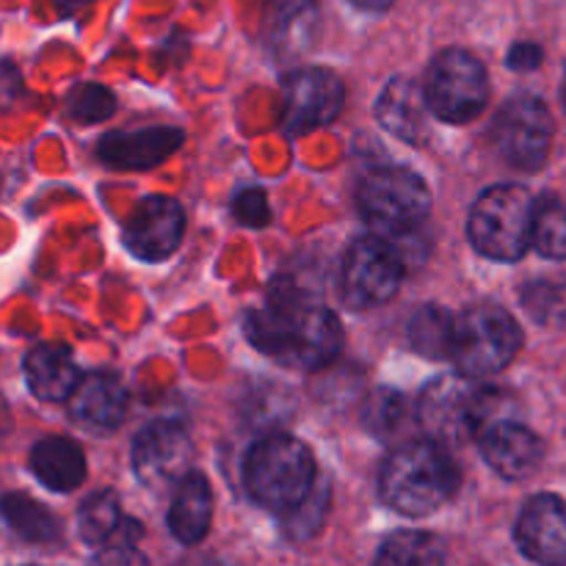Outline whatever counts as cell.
Listing matches in <instances>:
<instances>
[{
    "mask_svg": "<svg viewBox=\"0 0 566 566\" xmlns=\"http://www.w3.org/2000/svg\"><path fill=\"white\" fill-rule=\"evenodd\" d=\"M243 335L258 352L287 368L321 370L343 352V326L335 313L291 280H276L269 302L243 315Z\"/></svg>",
    "mask_w": 566,
    "mask_h": 566,
    "instance_id": "cell-1",
    "label": "cell"
},
{
    "mask_svg": "<svg viewBox=\"0 0 566 566\" xmlns=\"http://www.w3.org/2000/svg\"><path fill=\"white\" fill-rule=\"evenodd\" d=\"M459 490V468L446 446L434 440H412L385 459L379 473V495L403 517H429L440 512Z\"/></svg>",
    "mask_w": 566,
    "mask_h": 566,
    "instance_id": "cell-2",
    "label": "cell"
},
{
    "mask_svg": "<svg viewBox=\"0 0 566 566\" xmlns=\"http://www.w3.org/2000/svg\"><path fill=\"white\" fill-rule=\"evenodd\" d=\"M313 453L296 437L274 434L260 440L243 464V484L249 497L263 509L287 514L315 486Z\"/></svg>",
    "mask_w": 566,
    "mask_h": 566,
    "instance_id": "cell-3",
    "label": "cell"
},
{
    "mask_svg": "<svg viewBox=\"0 0 566 566\" xmlns=\"http://www.w3.org/2000/svg\"><path fill=\"white\" fill-rule=\"evenodd\" d=\"M536 202L523 186H492L475 199L468 219L473 247L490 260L517 263L534 247Z\"/></svg>",
    "mask_w": 566,
    "mask_h": 566,
    "instance_id": "cell-4",
    "label": "cell"
},
{
    "mask_svg": "<svg viewBox=\"0 0 566 566\" xmlns=\"http://www.w3.org/2000/svg\"><path fill=\"white\" fill-rule=\"evenodd\" d=\"M497 390H479L468 376H446L426 387L418 401V420L429 440L440 446H459L470 437H481L497 423Z\"/></svg>",
    "mask_w": 566,
    "mask_h": 566,
    "instance_id": "cell-5",
    "label": "cell"
},
{
    "mask_svg": "<svg viewBox=\"0 0 566 566\" xmlns=\"http://www.w3.org/2000/svg\"><path fill=\"white\" fill-rule=\"evenodd\" d=\"M523 348V329L497 304H475L457 318L453 363L468 379L501 374Z\"/></svg>",
    "mask_w": 566,
    "mask_h": 566,
    "instance_id": "cell-6",
    "label": "cell"
},
{
    "mask_svg": "<svg viewBox=\"0 0 566 566\" xmlns=\"http://www.w3.org/2000/svg\"><path fill=\"white\" fill-rule=\"evenodd\" d=\"M357 205L365 221L379 235H403L426 224L431 213V191L420 175L409 169H376L359 182Z\"/></svg>",
    "mask_w": 566,
    "mask_h": 566,
    "instance_id": "cell-7",
    "label": "cell"
},
{
    "mask_svg": "<svg viewBox=\"0 0 566 566\" xmlns=\"http://www.w3.org/2000/svg\"><path fill=\"white\" fill-rule=\"evenodd\" d=\"M407 263L396 243L385 235L359 238L343 260L340 293L352 310H370L387 304L401 287Z\"/></svg>",
    "mask_w": 566,
    "mask_h": 566,
    "instance_id": "cell-8",
    "label": "cell"
},
{
    "mask_svg": "<svg viewBox=\"0 0 566 566\" xmlns=\"http://www.w3.org/2000/svg\"><path fill=\"white\" fill-rule=\"evenodd\" d=\"M423 88L434 116L451 125L473 122L490 99L484 64L473 53L459 48L442 50L437 55Z\"/></svg>",
    "mask_w": 566,
    "mask_h": 566,
    "instance_id": "cell-9",
    "label": "cell"
},
{
    "mask_svg": "<svg viewBox=\"0 0 566 566\" xmlns=\"http://www.w3.org/2000/svg\"><path fill=\"white\" fill-rule=\"evenodd\" d=\"M492 138L506 164L520 171H539L551 158L553 116L534 94H517L497 114Z\"/></svg>",
    "mask_w": 566,
    "mask_h": 566,
    "instance_id": "cell-10",
    "label": "cell"
},
{
    "mask_svg": "<svg viewBox=\"0 0 566 566\" xmlns=\"http://www.w3.org/2000/svg\"><path fill=\"white\" fill-rule=\"evenodd\" d=\"M285 108H282V127L287 133H310L337 119L346 103L343 81L321 66H304L285 77Z\"/></svg>",
    "mask_w": 566,
    "mask_h": 566,
    "instance_id": "cell-11",
    "label": "cell"
},
{
    "mask_svg": "<svg viewBox=\"0 0 566 566\" xmlns=\"http://www.w3.org/2000/svg\"><path fill=\"white\" fill-rule=\"evenodd\" d=\"M191 459V437L171 420L149 423L147 429L138 431L136 442H133V470H136L138 481L153 490H164L191 473L188 470Z\"/></svg>",
    "mask_w": 566,
    "mask_h": 566,
    "instance_id": "cell-12",
    "label": "cell"
},
{
    "mask_svg": "<svg viewBox=\"0 0 566 566\" xmlns=\"http://www.w3.org/2000/svg\"><path fill=\"white\" fill-rule=\"evenodd\" d=\"M182 232H186L182 205L171 197H149L138 205L127 224L125 247L144 263H160L180 247Z\"/></svg>",
    "mask_w": 566,
    "mask_h": 566,
    "instance_id": "cell-13",
    "label": "cell"
},
{
    "mask_svg": "<svg viewBox=\"0 0 566 566\" xmlns=\"http://www.w3.org/2000/svg\"><path fill=\"white\" fill-rule=\"evenodd\" d=\"M517 545L539 566H566V503L558 495H536L517 520Z\"/></svg>",
    "mask_w": 566,
    "mask_h": 566,
    "instance_id": "cell-14",
    "label": "cell"
},
{
    "mask_svg": "<svg viewBox=\"0 0 566 566\" xmlns=\"http://www.w3.org/2000/svg\"><path fill=\"white\" fill-rule=\"evenodd\" d=\"M481 453L501 479L525 481L539 470L545 446L528 426L497 420L481 434Z\"/></svg>",
    "mask_w": 566,
    "mask_h": 566,
    "instance_id": "cell-15",
    "label": "cell"
},
{
    "mask_svg": "<svg viewBox=\"0 0 566 566\" xmlns=\"http://www.w3.org/2000/svg\"><path fill=\"white\" fill-rule=\"evenodd\" d=\"M70 418L88 434H114L127 415V390L116 376L86 374L70 396Z\"/></svg>",
    "mask_w": 566,
    "mask_h": 566,
    "instance_id": "cell-16",
    "label": "cell"
},
{
    "mask_svg": "<svg viewBox=\"0 0 566 566\" xmlns=\"http://www.w3.org/2000/svg\"><path fill=\"white\" fill-rule=\"evenodd\" d=\"M182 130L171 125L144 130H114L99 142V158L122 171H144L164 164L180 149Z\"/></svg>",
    "mask_w": 566,
    "mask_h": 566,
    "instance_id": "cell-17",
    "label": "cell"
},
{
    "mask_svg": "<svg viewBox=\"0 0 566 566\" xmlns=\"http://www.w3.org/2000/svg\"><path fill=\"white\" fill-rule=\"evenodd\" d=\"M434 114L426 97V88L409 77H392L376 99V119L407 144H426L431 133L429 116Z\"/></svg>",
    "mask_w": 566,
    "mask_h": 566,
    "instance_id": "cell-18",
    "label": "cell"
},
{
    "mask_svg": "<svg viewBox=\"0 0 566 566\" xmlns=\"http://www.w3.org/2000/svg\"><path fill=\"white\" fill-rule=\"evenodd\" d=\"M318 36V3L315 0H271L265 20V44L276 55H302Z\"/></svg>",
    "mask_w": 566,
    "mask_h": 566,
    "instance_id": "cell-19",
    "label": "cell"
},
{
    "mask_svg": "<svg viewBox=\"0 0 566 566\" xmlns=\"http://www.w3.org/2000/svg\"><path fill=\"white\" fill-rule=\"evenodd\" d=\"M213 523V490L202 473H188L177 481L169 506V531L180 545H199Z\"/></svg>",
    "mask_w": 566,
    "mask_h": 566,
    "instance_id": "cell-20",
    "label": "cell"
},
{
    "mask_svg": "<svg viewBox=\"0 0 566 566\" xmlns=\"http://www.w3.org/2000/svg\"><path fill=\"white\" fill-rule=\"evenodd\" d=\"M25 381L39 401L61 403L70 401L72 390L81 381V374H77L70 348L36 346L25 357Z\"/></svg>",
    "mask_w": 566,
    "mask_h": 566,
    "instance_id": "cell-21",
    "label": "cell"
},
{
    "mask_svg": "<svg viewBox=\"0 0 566 566\" xmlns=\"http://www.w3.org/2000/svg\"><path fill=\"white\" fill-rule=\"evenodd\" d=\"M31 470L48 490L72 492L86 481V457L66 437H44L33 446Z\"/></svg>",
    "mask_w": 566,
    "mask_h": 566,
    "instance_id": "cell-22",
    "label": "cell"
},
{
    "mask_svg": "<svg viewBox=\"0 0 566 566\" xmlns=\"http://www.w3.org/2000/svg\"><path fill=\"white\" fill-rule=\"evenodd\" d=\"M409 346L426 359H448L453 357V343H457V318L440 304H423L418 313H412L407 326Z\"/></svg>",
    "mask_w": 566,
    "mask_h": 566,
    "instance_id": "cell-23",
    "label": "cell"
},
{
    "mask_svg": "<svg viewBox=\"0 0 566 566\" xmlns=\"http://www.w3.org/2000/svg\"><path fill=\"white\" fill-rule=\"evenodd\" d=\"M0 512L20 539L33 542V545H53L61 539V523L55 514L22 492L0 497Z\"/></svg>",
    "mask_w": 566,
    "mask_h": 566,
    "instance_id": "cell-24",
    "label": "cell"
},
{
    "mask_svg": "<svg viewBox=\"0 0 566 566\" xmlns=\"http://www.w3.org/2000/svg\"><path fill=\"white\" fill-rule=\"evenodd\" d=\"M374 566H448L440 539L423 531H401L381 545Z\"/></svg>",
    "mask_w": 566,
    "mask_h": 566,
    "instance_id": "cell-25",
    "label": "cell"
},
{
    "mask_svg": "<svg viewBox=\"0 0 566 566\" xmlns=\"http://www.w3.org/2000/svg\"><path fill=\"white\" fill-rule=\"evenodd\" d=\"M122 523V509L119 497L114 492H97L88 497L77 514V528H81V539L92 547H103L119 536Z\"/></svg>",
    "mask_w": 566,
    "mask_h": 566,
    "instance_id": "cell-26",
    "label": "cell"
},
{
    "mask_svg": "<svg viewBox=\"0 0 566 566\" xmlns=\"http://www.w3.org/2000/svg\"><path fill=\"white\" fill-rule=\"evenodd\" d=\"M534 249L551 260H566V193L536 202Z\"/></svg>",
    "mask_w": 566,
    "mask_h": 566,
    "instance_id": "cell-27",
    "label": "cell"
},
{
    "mask_svg": "<svg viewBox=\"0 0 566 566\" xmlns=\"http://www.w3.org/2000/svg\"><path fill=\"white\" fill-rule=\"evenodd\" d=\"M329 501L332 490L326 481H315V486L310 490V495L298 503L296 509H291L287 514H282V528L291 536L293 542L313 539L326 523V514H329Z\"/></svg>",
    "mask_w": 566,
    "mask_h": 566,
    "instance_id": "cell-28",
    "label": "cell"
},
{
    "mask_svg": "<svg viewBox=\"0 0 566 566\" xmlns=\"http://www.w3.org/2000/svg\"><path fill=\"white\" fill-rule=\"evenodd\" d=\"M409 420V403L398 390H376L365 401L363 426L379 440H390Z\"/></svg>",
    "mask_w": 566,
    "mask_h": 566,
    "instance_id": "cell-29",
    "label": "cell"
},
{
    "mask_svg": "<svg viewBox=\"0 0 566 566\" xmlns=\"http://www.w3.org/2000/svg\"><path fill=\"white\" fill-rule=\"evenodd\" d=\"M114 94L105 86H99V83H81V86L72 88L70 97H66V111H70L72 119L86 122V125L108 119V116L114 114Z\"/></svg>",
    "mask_w": 566,
    "mask_h": 566,
    "instance_id": "cell-30",
    "label": "cell"
},
{
    "mask_svg": "<svg viewBox=\"0 0 566 566\" xmlns=\"http://www.w3.org/2000/svg\"><path fill=\"white\" fill-rule=\"evenodd\" d=\"M523 304L536 321H553L562 315L564 285L553 280H536L523 291Z\"/></svg>",
    "mask_w": 566,
    "mask_h": 566,
    "instance_id": "cell-31",
    "label": "cell"
},
{
    "mask_svg": "<svg viewBox=\"0 0 566 566\" xmlns=\"http://www.w3.org/2000/svg\"><path fill=\"white\" fill-rule=\"evenodd\" d=\"M232 210H235V219L247 227L269 224V199L260 188H247V191L238 193Z\"/></svg>",
    "mask_w": 566,
    "mask_h": 566,
    "instance_id": "cell-32",
    "label": "cell"
},
{
    "mask_svg": "<svg viewBox=\"0 0 566 566\" xmlns=\"http://www.w3.org/2000/svg\"><path fill=\"white\" fill-rule=\"evenodd\" d=\"M88 566H149L133 545H108L88 562Z\"/></svg>",
    "mask_w": 566,
    "mask_h": 566,
    "instance_id": "cell-33",
    "label": "cell"
},
{
    "mask_svg": "<svg viewBox=\"0 0 566 566\" xmlns=\"http://www.w3.org/2000/svg\"><path fill=\"white\" fill-rule=\"evenodd\" d=\"M542 59H545V53H542L539 44L520 42V44H514L512 50H509L506 64L512 66V70H517V72H531V70H536V66L542 64Z\"/></svg>",
    "mask_w": 566,
    "mask_h": 566,
    "instance_id": "cell-34",
    "label": "cell"
},
{
    "mask_svg": "<svg viewBox=\"0 0 566 566\" xmlns=\"http://www.w3.org/2000/svg\"><path fill=\"white\" fill-rule=\"evenodd\" d=\"M352 3L359 6V9H365V11H385V9H390L396 0H352Z\"/></svg>",
    "mask_w": 566,
    "mask_h": 566,
    "instance_id": "cell-35",
    "label": "cell"
},
{
    "mask_svg": "<svg viewBox=\"0 0 566 566\" xmlns=\"http://www.w3.org/2000/svg\"><path fill=\"white\" fill-rule=\"evenodd\" d=\"M53 3H55V9L64 11V14H72V11L83 9V6L92 3V0H53Z\"/></svg>",
    "mask_w": 566,
    "mask_h": 566,
    "instance_id": "cell-36",
    "label": "cell"
},
{
    "mask_svg": "<svg viewBox=\"0 0 566 566\" xmlns=\"http://www.w3.org/2000/svg\"><path fill=\"white\" fill-rule=\"evenodd\" d=\"M180 566H219V564L208 556H199V558H188V562H182Z\"/></svg>",
    "mask_w": 566,
    "mask_h": 566,
    "instance_id": "cell-37",
    "label": "cell"
},
{
    "mask_svg": "<svg viewBox=\"0 0 566 566\" xmlns=\"http://www.w3.org/2000/svg\"><path fill=\"white\" fill-rule=\"evenodd\" d=\"M564 99H566V83H564Z\"/></svg>",
    "mask_w": 566,
    "mask_h": 566,
    "instance_id": "cell-38",
    "label": "cell"
}]
</instances>
